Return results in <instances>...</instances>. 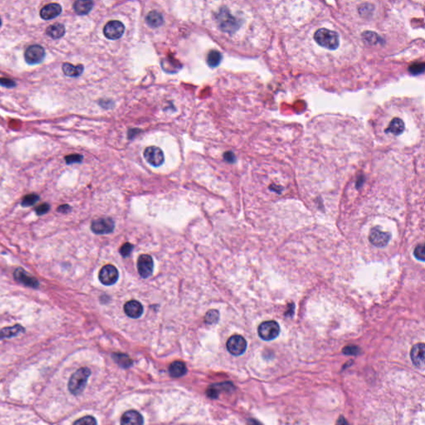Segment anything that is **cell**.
Instances as JSON below:
<instances>
[{"label": "cell", "mask_w": 425, "mask_h": 425, "mask_svg": "<svg viewBox=\"0 0 425 425\" xmlns=\"http://www.w3.org/2000/svg\"><path fill=\"white\" fill-rule=\"evenodd\" d=\"M425 344L419 343L414 345L410 352L411 361L414 366L419 368H424L425 366Z\"/></svg>", "instance_id": "cell-13"}, {"label": "cell", "mask_w": 425, "mask_h": 425, "mask_svg": "<svg viewBox=\"0 0 425 425\" xmlns=\"http://www.w3.org/2000/svg\"><path fill=\"white\" fill-rule=\"evenodd\" d=\"M49 208H50V206L48 205V203H43L42 205H40L39 207H37V209H36V213H37V215H42V214H45L46 213H48L49 211Z\"/></svg>", "instance_id": "cell-36"}, {"label": "cell", "mask_w": 425, "mask_h": 425, "mask_svg": "<svg viewBox=\"0 0 425 425\" xmlns=\"http://www.w3.org/2000/svg\"><path fill=\"white\" fill-rule=\"evenodd\" d=\"M169 372L172 377H181L187 372L185 364L182 361H175L169 366Z\"/></svg>", "instance_id": "cell-23"}, {"label": "cell", "mask_w": 425, "mask_h": 425, "mask_svg": "<svg viewBox=\"0 0 425 425\" xmlns=\"http://www.w3.org/2000/svg\"><path fill=\"white\" fill-rule=\"evenodd\" d=\"M408 70L414 75L423 74L425 71V64L423 62H417V63L411 65L408 68Z\"/></svg>", "instance_id": "cell-32"}, {"label": "cell", "mask_w": 425, "mask_h": 425, "mask_svg": "<svg viewBox=\"0 0 425 425\" xmlns=\"http://www.w3.org/2000/svg\"><path fill=\"white\" fill-rule=\"evenodd\" d=\"M0 85L3 86L4 88H14L16 83L12 81L10 79L8 78H0Z\"/></svg>", "instance_id": "cell-35"}, {"label": "cell", "mask_w": 425, "mask_h": 425, "mask_svg": "<svg viewBox=\"0 0 425 425\" xmlns=\"http://www.w3.org/2000/svg\"><path fill=\"white\" fill-rule=\"evenodd\" d=\"M222 61V54L217 50H211L207 56V63L210 68H216Z\"/></svg>", "instance_id": "cell-26"}, {"label": "cell", "mask_w": 425, "mask_h": 425, "mask_svg": "<svg viewBox=\"0 0 425 425\" xmlns=\"http://www.w3.org/2000/svg\"><path fill=\"white\" fill-rule=\"evenodd\" d=\"M14 277L18 282L25 285L27 287L36 288L39 286L37 279L30 276L29 274L26 273L25 271L23 270V268H18L17 270L14 272Z\"/></svg>", "instance_id": "cell-14"}, {"label": "cell", "mask_w": 425, "mask_h": 425, "mask_svg": "<svg viewBox=\"0 0 425 425\" xmlns=\"http://www.w3.org/2000/svg\"><path fill=\"white\" fill-rule=\"evenodd\" d=\"M74 425H97V423L94 417L85 416L75 421Z\"/></svg>", "instance_id": "cell-30"}, {"label": "cell", "mask_w": 425, "mask_h": 425, "mask_svg": "<svg viewBox=\"0 0 425 425\" xmlns=\"http://www.w3.org/2000/svg\"><path fill=\"white\" fill-rule=\"evenodd\" d=\"M405 130V123L402 120L394 118L392 120L388 129H386V132H390L394 135H399Z\"/></svg>", "instance_id": "cell-25"}, {"label": "cell", "mask_w": 425, "mask_h": 425, "mask_svg": "<svg viewBox=\"0 0 425 425\" xmlns=\"http://www.w3.org/2000/svg\"><path fill=\"white\" fill-rule=\"evenodd\" d=\"M45 50L39 45H33L28 47L24 54L26 62L28 64H38L42 62L45 57Z\"/></svg>", "instance_id": "cell-12"}, {"label": "cell", "mask_w": 425, "mask_h": 425, "mask_svg": "<svg viewBox=\"0 0 425 425\" xmlns=\"http://www.w3.org/2000/svg\"><path fill=\"white\" fill-rule=\"evenodd\" d=\"M91 375V370L88 367H82L77 370L72 376L68 382V389L74 395L81 394L87 386L88 378Z\"/></svg>", "instance_id": "cell-1"}, {"label": "cell", "mask_w": 425, "mask_h": 425, "mask_svg": "<svg viewBox=\"0 0 425 425\" xmlns=\"http://www.w3.org/2000/svg\"><path fill=\"white\" fill-rule=\"evenodd\" d=\"M125 26L121 21L112 20L105 25L103 34L105 37L111 40H116L121 38L124 34Z\"/></svg>", "instance_id": "cell-5"}, {"label": "cell", "mask_w": 425, "mask_h": 425, "mask_svg": "<svg viewBox=\"0 0 425 425\" xmlns=\"http://www.w3.org/2000/svg\"><path fill=\"white\" fill-rule=\"evenodd\" d=\"M137 269L142 278H148L152 275L154 271V261L152 257L148 254H142L137 260Z\"/></svg>", "instance_id": "cell-9"}, {"label": "cell", "mask_w": 425, "mask_h": 425, "mask_svg": "<svg viewBox=\"0 0 425 425\" xmlns=\"http://www.w3.org/2000/svg\"><path fill=\"white\" fill-rule=\"evenodd\" d=\"M1 24H2V22H1V19H0V27H1Z\"/></svg>", "instance_id": "cell-43"}, {"label": "cell", "mask_w": 425, "mask_h": 425, "mask_svg": "<svg viewBox=\"0 0 425 425\" xmlns=\"http://www.w3.org/2000/svg\"><path fill=\"white\" fill-rule=\"evenodd\" d=\"M314 39L319 45L329 50H335L339 47V35L327 28H320L314 34Z\"/></svg>", "instance_id": "cell-2"}, {"label": "cell", "mask_w": 425, "mask_h": 425, "mask_svg": "<svg viewBox=\"0 0 425 425\" xmlns=\"http://www.w3.org/2000/svg\"><path fill=\"white\" fill-rule=\"evenodd\" d=\"M144 157L152 166L159 167L163 165L165 155L161 148L156 147H147L144 151Z\"/></svg>", "instance_id": "cell-10"}, {"label": "cell", "mask_w": 425, "mask_h": 425, "mask_svg": "<svg viewBox=\"0 0 425 425\" xmlns=\"http://www.w3.org/2000/svg\"><path fill=\"white\" fill-rule=\"evenodd\" d=\"M91 228L96 234H108L113 232L115 222L110 218H101L92 222Z\"/></svg>", "instance_id": "cell-11"}, {"label": "cell", "mask_w": 425, "mask_h": 425, "mask_svg": "<svg viewBox=\"0 0 425 425\" xmlns=\"http://www.w3.org/2000/svg\"><path fill=\"white\" fill-rule=\"evenodd\" d=\"M343 352L347 355H355L357 354L358 348L355 347H348L344 348Z\"/></svg>", "instance_id": "cell-37"}, {"label": "cell", "mask_w": 425, "mask_h": 425, "mask_svg": "<svg viewBox=\"0 0 425 425\" xmlns=\"http://www.w3.org/2000/svg\"><path fill=\"white\" fill-rule=\"evenodd\" d=\"M247 341L242 335H234L229 338L227 342V349L230 354L234 355H241L246 351Z\"/></svg>", "instance_id": "cell-7"}, {"label": "cell", "mask_w": 425, "mask_h": 425, "mask_svg": "<svg viewBox=\"0 0 425 425\" xmlns=\"http://www.w3.org/2000/svg\"><path fill=\"white\" fill-rule=\"evenodd\" d=\"M234 388L233 385L230 383H221L212 385L207 389V395L211 399H216L219 397L220 393L222 391H230L231 388Z\"/></svg>", "instance_id": "cell-18"}, {"label": "cell", "mask_w": 425, "mask_h": 425, "mask_svg": "<svg viewBox=\"0 0 425 425\" xmlns=\"http://www.w3.org/2000/svg\"><path fill=\"white\" fill-rule=\"evenodd\" d=\"M65 159H66V162H67L68 165H70V164L80 163V162H82L83 156L80 155H68V156H67Z\"/></svg>", "instance_id": "cell-34"}, {"label": "cell", "mask_w": 425, "mask_h": 425, "mask_svg": "<svg viewBox=\"0 0 425 425\" xmlns=\"http://www.w3.org/2000/svg\"><path fill=\"white\" fill-rule=\"evenodd\" d=\"M425 245L422 243V244L418 245L414 251V257L421 262L425 261Z\"/></svg>", "instance_id": "cell-31"}, {"label": "cell", "mask_w": 425, "mask_h": 425, "mask_svg": "<svg viewBox=\"0 0 425 425\" xmlns=\"http://www.w3.org/2000/svg\"><path fill=\"white\" fill-rule=\"evenodd\" d=\"M25 330L22 326L20 325H16L14 327H5L3 329L0 331V339H9V338L14 337L17 335L22 334L24 333Z\"/></svg>", "instance_id": "cell-19"}, {"label": "cell", "mask_w": 425, "mask_h": 425, "mask_svg": "<svg viewBox=\"0 0 425 425\" xmlns=\"http://www.w3.org/2000/svg\"><path fill=\"white\" fill-rule=\"evenodd\" d=\"M147 23L151 28L161 27L164 23L163 16L157 11L149 12L147 15Z\"/></svg>", "instance_id": "cell-24"}, {"label": "cell", "mask_w": 425, "mask_h": 425, "mask_svg": "<svg viewBox=\"0 0 425 425\" xmlns=\"http://www.w3.org/2000/svg\"><path fill=\"white\" fill-rule=\"evenodd\" d=\"M62 71L64 73L65 75L71 77H76L80 75H82L84 68L82 65H78V66H74V65L70 64L66 62L62 65Z\"/></svg>", "instance_id": "cell-22"}, {"label": "cell", "mask_w": 425, "mask_h": 425, "mask_svg": "<svg viewBox=\"0 0 425 425\" xmlns=\"http://www.w3.org/2000/svg\"><path fill=\"white\" fill-rule=\"evenodd\" d=\"M391 240V234L388 232L381 231L379 227H374L370 230L369 235L370 242L377 248H384Z\"/></svg>", "instance_id": "cell-8"}, {"label": "cell", "mask_w": 425, "mask_h": 425, "mask_svg": "<svg viewBox=\"0 0 425 425\" xmlns=\"http://www.w3.org/2000/svg\"><path fill=\"white\" fill-rule=\"evenodd\" d=\"M132 250L133 245L130 244L129 242H127V243H125L124 245L121 246L120 253H121V256L123 257V258H127V257L129 256V254H131Z\"/></svg>", "instance_id": "cell-33"}, {"label": "cell", "mask_w": 425, "mask_h": 425, "mask_svg": "<svg viewBox=\"0 0 425 425\" xmlns=\"http://www.w3.org/2000/svg\"><path fill=\"white\" fill-rule=\"evenodd\" d=\"M223 158H224V160H225L228 163H234L236 161V157H235V155L233 154L232 152H226L224 155H223Z\"/></svg>", "instance_id": "cell-38"}, {"label": "cell", "mask_w": 425, "mask_h": 425, "mask_svg": "<svg viewBox=\"0 0 425 425\" xmlns=\"http://www.w3.org/2000/svg\"><path fill=\"white\" fill-rule=\"evenodd\" d=\"M258 333L263 341H273L280 334V326L275 321H263L259 325Z\"/></svg>", "instance_id": "cell-4"}, {"label": "cell", "mask_w": 425, "mask_h": 425, "mask_svg": "<svg viewBox=\"0 0 425 425\" xmlns=\"http://www.w3.org/2000/svg\"><path fill=\"white\" fill-rule=\"evenodd\" d=\"M248 425H261L259 422H257L256 420H250L248 421Z\"/></svg>", "instance_id": "cell-42"}, {"label": "cell", "mask_w": 425, "mask_h": 425, "mask_svg": "<svg viewBox=\"0 0 425 425\" xmlns=\"http://www.w3.org/2000/svg\"><path fill=\"white\" fill-rule=\"evenodd\" d=\"M336 425H348V423L347 422V420L344 419L343 417H341V419H339L338 420Z\"/></svg>", "instance_id": "cell-41"}, {"label": "cell", "mask_w": 425, "mask_h": 425, "mask_svg": "<svg viewBox=\"0 0 425 425\" xmlns=\"http://www.w3.org/2000/svg\"><path fill=\"white\" fill-rule=\"evenodd\" d=\"M365 34H365V36H366V37H368V36H371V37L372 36H375V37H377V35L374 34V33H365ZM366 38H368V39L366 40H367V41H368V42H369L370 44H374V43H375V42H376V41H375V40L374 39V38H373V37H371V38H370V37H366Z\"/></svg>", "instance_id": "cell-39"}, {"label": "cell", "mask_w": 425, "mask_h": 425, "mask_svg": "<svg viewBox=\"0 0 425 425\" xmlns=\"http://www.w3.org/2000/svg\"><path fill=\"white\" fill-rule=\"evenodd\" d=\"M112 358L113 360L116 361L119 366L123 367V368H128V367L132 365L131 359L128 355H126V354L116 353V354H113Z\"/></svg>", "instance_id": "cell-27"}, {"label": "cell", "mask_w": 425, "mask_h": 425, "mask_svg": "<svg viewBox=\"0 0 425 425\" xmlns=\"http://www.w3.org/2000/svg\"><path fill=\"white\" fill-rule=\"evenodd\" d=\"M94 3L92 1L78 0L74 3V9L78 15H86L92 9Z\"/></svg>", "instance_id": "cell-21"}, {"label": "cell", "mask_w": 425, "mask_h": 425, "mask_svg": "<svg viewBox=\"0 0 425 425\" xmlns=\"http://www.w3.org/2000/svg\"><path fill=\"white\" fill-rule=\"evenodd\" d=\"M62 7L58 3H49L44 6L41 11L40 16L42 19L50 20L59 16L62 13Z\"/></svg>", "instance_id": "cell-16"}, {"label": "cell", "mask_w": 425, "mask_h": 425, "mask_svg": "<svg viewBox=\"0 0 425 425\" xmlns=\"http://www.w3.org/2000/svg\"><path fill=\"white\" fill-rule=\"evenodd\" d=\"M118 270L113 265H106L99 273V280L105 286L115 284L118 281Z\"/></svg>", "instance_id": "cell-6"}, {"label": "cell", "mask_w": 425, "mask_h": 425, "mask_svg": "<svg viewBox=\"0 0 425 425\" xmlns=\"http://www.w3.org/2000/svg\"><path fill=\"white\" fill-rule=\"evenodd\" d=\"M124 311L125 313L130 318H139L143 314V306L138 301L131 300L125 304Z\"/></svg>", "instance_id": "cell-15"}, {"label": "cell", "mask_w": 425, "mask_h": 425, "mask_svg": "<svg viewBox=\"0 0 425 425\" xmlns=\"http://www.w3.org/2000/svg\"><path fill=\"white\" fill-rule=\"evenodd\" d=\"M217 21L222 31L233 34L240 28V22L234 18L228 9L222 8L217 14Z\"/></svg>", "instance_id": "cell-3"}, {"label": "cell", "mask_w": 425, "mask_h": 425, "mask_svg": "<svg viewBox=\"0 0 425 425\" xmlns=\"http://www.w3.org/2000/svg\"><path fill=\"white\" fill-rule=\"evenodd\" d=\"M39 200V197L37 194H31L26 195L22 200V206L23 207H29L34 205Z\"/></svg>", "instance_id": "cell-29"}, {"label": "cell", "mask_w": 425, "mask_h": 425, "mask_svg": "<svg viewBox=\"0 0 425 425\" xmlns=\"http://www.w3.org/2000/svg\"><path fill=\"white\" fill-rule=\"evenodd\" d=\"M70 209L71 208L69 206L65 204V205L61 206L58 208V211L62 212V213H68V212L70 211Z\"/></svg>", "instance_id": "cell-40"}, {"label": "cell", "mask_w": 425, "mask_h": 425, "mask_svg": "<svg viewBox=\"0 0 425 425\" xmlns=\"http://www.w3.org/2000/svg\"><path fill=\"white\" fill-rule=\"evenodd\" d=\"M220 319V313L216 310H210L208 313H206L204 321L206 323L208 324H215L217 323L218 321Z\"/></svg>", "instance_id": "cell-28"}, {"label": "cell", "mask_w": 425, "mask_h": 425, "mask_svg": "<svg viewBox=\"0 0 425 425\" xmlns=\"http://www.w3.org/2000/svg\"><path fill=\"white\" fill-rule=\"evenodd\" d=\"M143 417L139 412L129 410L121 417V425H143Z\"/></svg>", "instance_id": "cell-17"}, {"label": "cell", "mask_w": 425, "mask_h": 425, "mask_svg": "<svg viewBox=\"0 0 425 425\" xmlns=\"http://www.w3.org/2000/svg\"><path fill=\"white\" fill-rule=\"evenodd\" d=\"M46 34L53 39H58L65 34V27L62 23H54L46 29Z\"/></svg>", "instance_id": "cell-20"}]
</instances>
